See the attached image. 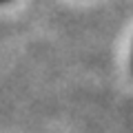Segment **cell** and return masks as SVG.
Here are the masks:
<instances>
[{
	"mask_svg": "<svg viewBox=\"0 0 133 133\" xmlns=\"http://www.w3.org/2000/svg\"><path fill=\"white\" fill-rule=\"evenodd\" d=\"M0 2H7V0H0Z\"/></svg>",
	"mask_w": 133,
	"mask_h": 133,
	"instance_id": "1",
	"label": "cell"
}]
</instances>
